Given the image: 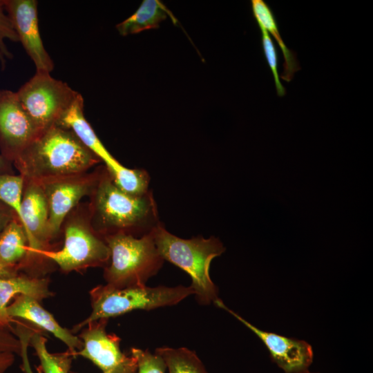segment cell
<instances>
[{
	"label": "cell",
	"instance_id": "6da1fadb",
	"mask_svg": "<svg viewBox=\"0 0 373 373\" xmlns=\"http://www.w3.org/2000/svg\"><path fill=\"white\" fill-rule=\"evenodd\" d=\"M90 197V222L104 239L119 233L142 237L162 223L152 191L142 195L124 192L115 184L104 166L99 167L98 180Z\"/></svg>",
	"mask_w": 373,
	"mask_h": 373
},
{
	"label": "cell",
	"instance_id": "7a4b0ae2",
	"mask_svg": "<svg viewBox=\"0 0 373 373\" xmlns=\"http://www.w3.org/2000/svg\"><path fill=\"white\" fill-rule=\"evenodd\" d=\"M100 162L72 130L55 124L32 140L13 164L24 179L41 182L86 173Z\"/></svg>",
	"mask_w": 373,
	"mask_h": 373
},
{
	"label": "cell",
	"instance_id": "3957f363",
	"mask_svg": "<svg viewBox=\"0 0 373 373\" xmlns=\"http://www.w3.org/2000/svg\"><path fill=\"white\" fill-rule=\"evenodd\" d=\"M153 235L163 259L190 276V286L198 303H214L219 298L218 289L210 277L209 269L212 260L225 251L222 242L214 236L184 239L168 231L162 222L153 230Z\"/></svg>",
	"mask_w": 373,
	"mask_h": 373
},
{
	"label": "cell",
	"instance_id": "277c9868",
	"mask_svg": "<svg viewBox=\"0 0 373 373\" xmlns=\"http://www.w3.org/2000/svg\"><path fill=\"white\" fill-rule=\"evenodd\" d=\"M153 231L142 237L119 233L104 238L110 250L104 271L107 285L117 288L143 287L157 274L164 260Z\"/></svg>",
	"mask_w": 373,
	"mask_h": 373
},
{
	"label": "cell",
	"instance_id": "5b68a950",
	"mask_svg": "<svg viewBox=\"0 0 373 373\" xmlns=\"http://www.w3.org/2000/svg\"><path fill=\"white\" fill-rule=\"evenodd\" d=\"M194 294L191 286L129 287L99 286L91 291L92 312L77 326L79 329L102 319L124 314L136 309L151 310L177 305Z\"/></svg>",
	"mask_w": 373,
	"mask_h": 373
},
{
	"label": "cell",
	"instance_id": "8992f818",
	"mask_svg": "<svg viewBox=\"0 0 373 373\" xmlns=\"http://www.w3.org/2000/svg\"><path fill=\"white\" fill-rule=\"evenodd\" d=\"M64 242L57 251L43 250L39 256L55 262L65 271L107 265L110 250L91 226L87 215L73 214L64 225Z\"/></svg>",
	"mask_w": 373,
	"mask_h": 373
},
{
	"label": "cell",
	"instance_id": "52a82bcc",
	"mask_svg": "<svg viewBox=\"0 0 373 373\" xmlns=\"http://www.w3.org/2000/svg\"><path fill=\"white\" fill-rule=\"evenodd\" d=\"M23 109L41 133L57 124L79 93L50 73L37 71L16 92Z\"/></svg>",
	"mask_w": 373,
	"mask_h": 373
},
{
	"label": "cell",
	"instance_id": "ba28073f",
	"mask_svg": "<svg viewBox=\"0 0 373 373\" xmlns=\"http://www.w3.org/2000/svg\"><path fill=\"white\" fill-rule=\"evenodd\" d=\"M99 174V167L83 173L39 182L48 207V233L50 241L59 233L63 223L82 198L92 193Z\"/></svg>",
	"mask_w": 373,
	"mask_h": 373
},
{
	"label": "cell",
	"instance_id": "9c48e42d",
	"mask_svg": "<svg viewBox=\"0 0 373 373\" xmlns=\"http://www.w3.org/2000/svg\"><path fill=\"white\" fill-rule=\"evenodd\" d=\"M41 133L21 106L17 93L0 89V154L13 164Z\"/></svg>",
	"mask_w": 373,
	"mask_h": 373
},
{
	"label": "cell",
	"instance_id": "30bf717a",
	"mask_svg": "<svg viewBox=\"0 0 373 373\" xmlns=\"http://www.w3.org/2000/svg\"><path fill=\"white\" fill-rule=\"evenodd\" d=\"M214 304L227 311L254 333L267 349L271 361L284 373L307 370L311 366L314 352L311 345L307 341L262 330L227 307L220 298Z\"/></svg>",
	"mask_w": 373,
	"mask_h": 373
},
{
	"label": "cell",
	"instance_id": "8fae6325",
	"mask_svg": "<svg viewBox=\"0 0 373 373\" xmlns=\"http://www.w3.org/2000/svg\"><path fill=\"white\" fill-rule=\"evenodd\" d=\"M10 17L26 53L34 62L37 71L50 73L54 63L45 49L39 29L38 2L35 0H0Z\"/></svg>",
	"mask_w": 373,
	"mask_h": 373
},
{
	"label": "cell",
	"instance_id": "7c38bea8",
	"mask_svg": "<svg viewBox=\"0 0 373 373\" xmlns=\"http://www.w3.org/2000/svg\"><path fill=\"white\" fill-rule=\"evenodd\" d=\"M107 319L88 324L81 338L83 347L75 356L79 355L93 363L102 372L126 370L137 371L135 358L124 354L120 350L119 338L115 334L106 333Z\"/></svg>",
	"mask_w": 373,
	"mask_h": 373
},
{
	"label": "cell",
	"instance_id": "4fadbf2b",
	"mask_svg": "<svg viewBox=\"0 0 373 373\" xmlns=\"http://www.w3.org/2000/svg\"><path fill=\"white\" fill-rule=\"evenodd\" d=\"M21 225L28 242V256H39L47 250L50 242L48 233V207L41 184L24 179L21 200Z\"/></svg>",
	"mask_w": 373,
	"mask_h": 373
},
{
	"label": "cell",
	"instance_id": "5bb4252c",
	"mask_svg": "<svg viewBox=\"0 0 373 373\" xmlns=\"http://www.w3.org/2000/svg\"><path fill=\"white\" fill-rule=\"evenodd\" d=\"M84 107L83 97L79 93L57 124L72 130L82 143L104 162V166L115 180L126 171L127 167L117 161L104 146L86 119Z\"/></svg>",
	"mask_w": 373,
	"mask_h": 373
},
{
	"label": "cell",
	"instance_id": "9a60e30c",
	"mask_svg": "<svg viewBox=\"0 0 373 373\" xmlns=\"http://www.w3.org/2000/svg\"><path fill=\"white\" fill-rule=\"evenodd\" d=\"M8 314L12 318L26 320L38 327L53 334L65 343L75 356L77 350L83 347V342L68 329L61 327L53 316L46 310L35 298L20 294L8 307Z\"/></svg>",
	"mask_w": 373,
	"mask_h": 373
},
{
	"label": "cell",
	"instance_id": "2e32d148",
	"mask_svg": "<svg viewBox=\"0 0 373 373\" xmlns=\"http://www.w3.org/2000/svg\"><path fill=\"white\" fill-rule=\"evenodd\" d=\"M20 294L32 296L40 301L51 296L46 279L32 278L17 274L10 277H0V327L11 329L13 318L8 314V303Z\"/></svg>",
	"mask_w": 373,
	"mask_h": 373
},
{
	"label": "cell",
	"instance_id": "e0dca14e",
	"mask_svg": "<svg viewBox=\"0 0 373 373\" xmlns=\"http://www.w3.org/2000/svg\"><path fill=\"white\" fill-rule=\"evenodd\" d=\"M28 256L26 232L15 218L0 233V277L17 274Z\"/></svg>",
	"mask_w": 373,
	"mask_h": 373
},
{
	"label": "cell",
	"instance_id": "ac0fdd59",
	"mask_svg": "<svg viewBox=\"0 0 373 373\" xmlns=\"http://www.w3.org/2000/svg\"><path fill=\"white\" fill-rule=\"evenodd\" d=\"M254 17L259 27L266 30L274 37L283 55V71L280 78L289 82L294 73L300 69L296 53L287 47L282 37L274 14L269 5L263 0H251Z\"/></svg>",
	"mask_w": 373,
	"mask_h": 373
},
{
	"label": "cell",
	"instance_id": "d6986e66",
	"mask_svg": "<svg viewBox=\"0 0 373 373\" xmlns=\"http://www.w3.org/2000/svg\"><path fill=\"white\" fill-rule=\"evenodd\" d=\"M169 16L173 17L160 1L144 0L131 16L117 24L116 28L122 36L137 34L158 28Z\"/></svg>",
	"mask_w": 373,
	"mask_h": 373
},
{
	"label": "cell",
	"instance_id": "ffe728a7",
	"mask_svg": "<svg viewBox=\"0 0 373 373\" xmlns=\"http://www.w3.org/2000/svg\"><path fill=\"white\" fill-rule=\"evenodd\" d=\"M166 365L168 373H208L194 351L186 347H161L155 350Z\"/></svg>",
	"mask_w": 373,
	"mask_h": 373
},
{
	"label": "cell",
	"instance_id": "44dd1931",
	"mask_svg": "<svg viewBox=\"0 0 373 373\" xmlns=\"http://www.w3.org/2000/svg\"><path fill=\"white\" fill-rule=\"evenodd\" d=\"M30 345L34 348L39 360L40 373H69L74 357L70 351L59 354L49 352L46 347V339L37 332L32 334Z\"/></svg>",
	"mask_w": 373,
	"mask_h": 373
},
{
	"label": "cell",
	"instance_id": "7402d4cb",
	"mask_svg": "<svg viewBox=\"0 0 373 373\" xmlns=\"http://www.w3.org/2000/svg\"><path fill=\"white\" fill-rule=\"evenodd\" d=\"M24 178L21 175L0 173V200L14 212L21 224V200Z\"/></svg>",
	"mask_w": 373,
	"mask_h": 373
},
{
	"label": "cell",
	"instance_id": "603a6c76",
	"mask_svg": "<svg viewBox=\"0 0 373 373\" xmlns=\"http://www.w3.org/2000/svg\"><path fill=\"white\" fill-rule=\"evenodd\" d=\"M131 356L137 365V373H166V365L162 357L157 353L139 348L131 349Z\"/></svg>",
	"mask_w": 373,
	"mask_h": 373
},
{
	"label": "cell",
	"instance_id": "cb8c5ba5",
	"mask_svg": "<svg viewBox=\"0 0 373 373\" xmlns=\"http://www.w3.org/2000/svg\"><path fill=\"white\" fill-rule=\"evenodd\" d=\"M261 32L262 48L267 64L269 66L275 82L276 93L278 97H283L286 90L283 86L278 71V53L269 33L265 29L260 28Z\"/></svg>",
	"mask_w": 373,
	"mask_h": 373
},
{
	"label": "cell",
	"instance_id": "d4e9b609",
	"mask_svg": "<svg viewBox=\"0 0 373 373\" xmlns=\"http://www.w3.org/2000/svg\"><path fill=\"white\" fill-rule=\"evenodd\" d=\"M6 39L13 42L19 41L18 36L10 17L0 5V64L2 70L5 68L7 60L12 59L13 57L5 43Z\"/></svg>",
	"mask_w": 373,
	"mask_h": 373
},
{
	"label": "cell",
	"instance_id": "484cf974",
	"mask_svg": "<svg viewBox=\"0 0 373 373\" xmlns=\"http://www.w3.org/2000/svg\"><path fill=\"white\" fill-rule=\"evenodd\" d=\"M12 332L17 336L21 343L19 355L22 360V370L24 373H33L28 356V347L30 345V339L35 332L21 324H18L16 329H13Z\"/></svg>",
	"mask_w": 373,
	"mask_h": 373
},
{
	"label": "cell",
	"instance_id": "4316f807",
	"mask_svg": "<svg viewBox=\"0 0 373 373\" xmlns=\"http://www.w3.org/2000/svg\"><path fill=\"white\" fill-rule=\"evenodd\" d=\"M20 354L21 343L17 336L7 329L0 327V353Z\"/></svg>",
	"mask_w": 373,
	"mask_h": 373
},
{
	"label": "cell",
	"instance_id": "83f0119b",
	"mask_svg": "<svg viewBox=\"0 0 373 373\" xmlns=\"http://www.w3.org/2000/svg\"><path fill=\"white\" fill-rule=\"evenodd\" d=\"M15 218L12 209L0 200V233Z\"/></svg>",
	"mask_w": 373,
	"mask_h": 373
},
{
	"label": "cell",
	"instance_id": "f1b7e54d",
	"mask_svg": "<svg viewBox=\"0 0 373 373\" xmlns=\"http://www.w3.org/2000/svg\"><path fill=\"white\" fill-rule=\"evenodd\" d=\"M15 361V354L10 352L0 353V373H6Z\"/></svg>",
	"mask_w": 373,
	"mask_h": 373
},
{
	"label": "cell",
	"instance_id": "f546056e",
	"mask_svg": "<svg viewBox=\"0 0 373 373\" xmlns=\"http://www.w3.org/2000/svg\"><path fill=\"white\" fill-rule=\"evenodd\" d=\"M12 164L0 154V173H13Z\"/></svg>",
	"mask_w": 373,
	"mask_h": 373
},
{
	"label": "cell",
	"instance_id": "4dcf8cb0",
	"mask_svg": "<svg viewBox=\"0 0 373 373\" xmlns=\"http://www.w3.org/2000/svg\"><path fill=\"white\" fill-rule=\"evenodd\" d=\"M103 373H137V371L126 370H114V371H111V372H103Z\"/></svg>",
	"mask_w": 373,
	"mask_h": 373
},
{
	"label": "cell",
	"instance_id": "1f68e13d",
	"mask_svg": "<svg viewBox=\"0 0 373 373\" xmlns=\"http://www.w3.org/2000/svg\"><path fill=\"white\" fill-rule=\"evenodd\" d=\"M293 373H316V372H312L309 370V369H307V370H301V371L293 372Z\"/></svg>",
	"mask_w": 373,
	"mask_h": 373
}]
</instances>
